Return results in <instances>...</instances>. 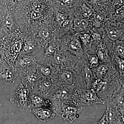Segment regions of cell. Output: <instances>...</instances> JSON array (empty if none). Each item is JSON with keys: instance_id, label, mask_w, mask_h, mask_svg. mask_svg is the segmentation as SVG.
Returning <instances> with one entry per match:
<instances>
[{"instance_id": "1", "label": "cell", "mask_w": 124, "mask_h": 124, "mask_svg": "<svg viewBox=\"0 0 124 124\" xmlns=\"http://www.w3.org/2000/svg\"><path fill=\"white\" fill-rule=\"evenodd\" d=\"M49 6L48 0H22L11 12L20 31L26 33L34 27L49 23Z\"/></svg>"}, {"instance_id": "2", "label": "cell", "mask_w": 124, "mask_h": 124, "mask_svg": "<svg viewBox=\"0 0 124 124\" xmlns=\"http://www.w3.org/2000/svg\"><path fill=\"white\" fill-rule=\"evenodd\" d=\"M24 34L18 29L0 39V55L10 66L14 64L22 49Z\"/></svg>"}, {"instance_id": "3", "label": "cell", "mask_w": 124, "mask_h": 124, "mask_svg": "<svg viewBox=\"0 0 124 124\" xmlns=\"http://www.w3.org/2000/svg\"><path fill=\"white\" fill-rule=\"evenodd\" d=\"M122 85H124V79L121 78L118 72L108 78H95L91 88L95 90L99 98L106 103Z\"/></svg>"}, {"instance_id": "4", "label": "cell", "mask_w": 124, "mask_h": 124, "mask_svg": "<svg viewBox=\"0 0 124 124\" xmlns=\"http://www.w3.org/2000/svg\"><path fill=\"white\" fill-rule=\"evenodd\" d=\"M74 70L76 73V79L74 84L75 88L79 89L91 88L95 78L91 69L88 66L85 54L80 59Z\"/></svg>"}, {"instance_id": "5", "label": "cell", "mask_w": 124, "mask_h": 124, "mask_svg": "<svg viewBox=\"0 0 124 124\" xmlns=\"http://www.w3.org/2000/svg\"><path fill=\"white\" fill-rule=\"evenodd\" d=\"M71 103L76 106L104 104L106 103L98 97L93 88L74 89L71 98Z\"/></svg>"}, {"instance_id": "6", "label": "cell", "mask_w": 124, "mask_h": 124, "mask_svg": "<svg viewBox=\"0 0 124 124\" xmlns=\"http://www.w3.org/2000/svg\"><path fill=\"white\" fill-rule=\"evenodd\" d=\"M48 59L49 62L56 69H74L80 58L69 51H61L59 48Z\"/></svg>"}, {"instance_id": "7", "label": "cell", "mask_w": 124, "mask_h": 124, "mask_svg": "<svg viewBox=\"0 0 124 124\" xmlns=\"http://www.w3.org/2000/svg\"><path fill=\"white\" fill-rule=\"evenodd\" d=\"M52 107L56 115L70 123L79 117L83 108L69 102L54 103Z\"/></svg>"}, {"instance_id": "8", "label": "cell", "mask_w": 124, "mask_h": 124, "mask_svg": "<svg viewBox=\"0 0 124 124\" xmlns=\"http://www.w3.org/2000/svg\"><path fill=\"white\" fill-rule=\"evenodd\" d=\"M19 29L11 11L4 5L0 8V39Z\"/></svg>"}, {"instance_id": "9", "label": "cell", "mask_w": 124, "mask_h": 124, "mask_svg": "<svg viewBox=\"0 0 124 124\" xmlns=\"http://www.w3.org/2000/svg\"><path fill=\"white\" fill-rule=\"evenodd\" d=\"M58 40L61 51H69L79 58L84 55L85 53L82 49L79 37L76 36L63 37Z\"/></svg>"}, {"instance_id": "10", "label": "cell", "mask_w": 124, "mask_h": 124, "mask_svg": "<svg viewBox=\"0 0 124 124\" xmlns=\"http://www.w3.org/2000/svg\"><path fill=\"white\" fill-rule=\"evenodd\" d=\"M75 88L74 85H58L54 84L49 95V100L52 104L56 102L71 103V98Z\"/></svg>"}, {"instance_id": "11", "label": "cell", "mask_w": 124, "mask_h": 124, "mask_svg": "<svg viewBox=\"0 0 124 124\" xmlns=\"http://www.w3.org/2000/svg\"><path fill=\"white\" fill-rule=\"evenodd\" d=\"M76 73L74 69H56L51 77L54 85L74 86Z\"/></svg>"}, {"instance_id": "12", "label": "cell", "mask_w": 124, "mask_h": 124, "mask_svg": "<svg viewBox=\"0 0 124 124\" xmlns=\"http://www.w3.org/2000/svg\"><path fill=\"white\" fill-rule=\"evenodd\" d=\"M29 66L27 68L20 69L19 75L22 83L29 88L31 91L33 90L38 80L41 77L37 71L36 66Z\"/></svg>"}, {"instance_id": "13", "label": "cell", "mask_w": 124, "mask_h": 124, "mask_svg": "<svg viewBox=\"0 0 124 124\" xmlns=\"http://www.w3.org/2000/svg\"><path fill=\"white\" fill-rule=\"evenodd\" d=\"M124 113L107 105V110L102 118L94 124H124Z\"/></svg>"}, {"instance_id": "14", "label": "cell", "mask_w": 124, "mask_h": 124, "mask_svg": "<svg viewBox=\"0 0 124 124\" xmlns=\"http://www.w3.org/2000/svg\"><path fill=\"white\" fill-rule=\"evenodd\" d=\"M32 35L34 36L42 49L47 42L54 38L52 29L48 23L40 24Z\"/></svg>"}, {"instance_id": "15", "label": "cell", "mask_w": 124, "mask_h": 124, "mask_svg": "<svg viewBox=\"0 0 124 124\" xmlns=\"http://www.w3.org/2000/svg\"><path fill=\"white\" fill-rule=\"evenodd\" d=\"M16 68L10 66L4 60L0 64V84L7 85L15 82L17 74Z\"/></svg>"}, {"instance_id": "16", "label": "cell", "mask_w": 124, "mask_h": 124, "mask_svg": "<svg viewBox=\"0 0 124 124\" xmlns=\"http://www.w3.org/2000/svg\"><path fill=\"white\" fill-rule=\"evenodd\" d=\"M53 85L51 78L41 77L32 91L47 100Z\"/></svg>"}, {"instance_id": "17", "label": "cell", "mask_w": 124, "mask_h": 124, "mask_svg": "<svg viewBox=\"0 0 124 124\" xmlns=\"http://www.w3.org/2000/svg\"><path fill=\"white\" fill-rule=\"evenodd\" d=\"M91 69L94 78L102 79L110 77L118 72L113 67L111 62L103 63Z\"/></svg>"}, {"instance_id": "18", "label": "cell", "mask_w": 124, "mask_h": 124, "mask_svg": "<svg viewBox=\"0 0 124 124\" xmlns=\"http://www.w3.org/2000/svg\"><path fill=\"white\" fill-rule=\"evenodd\" d=\"M42 48L34 36L24 34V40L20 53L33 55Z\"/></svg>"}, {"instance_id": "19", "label": "cell", "mask_w": 124, "mask_h": 124, "mask_svg": "<svg viewBox=\"0 0 124 124\" xmlns=\"http://www.w3.org/2000/svg\"><path fill=\"white\" fill-rule=\"evenodd\" d=\"M31 112L39 121L46 122L50 121L56 116L52 107L42 106L31 108Z\"/></svg>"}, {"instance_id": "20", "label": "cell", "mask_w": 124, "mask_h": 124, "mask_svg": "<svg viewBox=\"0 0 124 124\" xmlns=\"http://www.w3.org/2000/svg\"><path fill=\"white\" fill-rule=\"evenodd\" d=\"M31 91L29 88L24 85L22 82L20 83L15 93V98L18 106L27 108Z\"/></svg>"}, {"instance_id": "21", "label": "cell", "mask_w": 124, "mask_h": 124, "mask_svg": "<svg viewBox=\"0 0 124 124\" xmlns=\"http://www.w3.org/2000/svg\"><path fill=\"white\" fill-rule=\"evenodd\" d=\"M124 85H122L106 102L107 105L117 109L123 113H124Z\"/></svg>"}, {"instance_id": "22", "label": "cell", "mask_w": 124, "mask_h": 124, "mask_svg": "<svg viewBox=\"0 0 124 124\" xmlns=\"http://www.w3.org/2000/svg\"><path fill=\"white\" fill-rule=\"evenodd\" d=\"M40 60L36 58V55L20 53L16 59L14 67L20 69L27 68L31 66H36L37 62Z\"/></svg>"}, {"instance_id": "23", "label": "cell", "mask_w": 124, "mask_h": 124, "mask_svg": "<svg viewBox=\"0 0 124 124\" xmlns=\"http://www.w3.org/2000/svg\"><path fill=\"white\" fill-rule=\"evenodd\" d=\"M42 106L52 107V104L49 99L47 100L45 99L31 91L29 94V101L27 108L31 109Z\"/></svg>"}, {"instance_id": "24", "label": "cell", "mask_w": 124, "mask_h": 124, "mask_svg": "<svg viewBox=\"0 0 124 124\" xmlns=\"http://www.w3.org/2000/svg\"><path fill=\"white\" fill-rule=\"evenodd\" d=\"M38 73L40 76L43 77L51 78L56 69L53 67L49 62L38 63L36 65Z\"/></svg>"}, {"instance_id": "25", "label": "cell", "mask_w": 124, "mask_h": 124, "mask_svg": "<svg viewBox=\"0 0 124 124\" xmlns=\"http://www.w3.org/2000/svg\"><path fill=\"white\" fill-rule=\"evenodd\" d=\"M59 48H60L59 41L56 38H53L47 42L43 48L44 50L45 55L42 62H44L46 57L49 58L53 55Z\"/></svg>"}, {"instance_id": "26", "label": "cell", "mask_w": 124, "mask_h": 124, "mask_svg": "<svg viewBox=\"0 0 124 124\" xmlns=\"http://www.w3.org/2000/svg\"><path fill=\"white\" fill-rule=\"evenodd\" d=\"M97 46L95 54L100 61L103 63H110L112 58L109 55L108 49L104 43L101 42Z\"/></svg>"}, {"instance_id": "27", "label": "cell", "mask_w": 124, "mask_h": 124, "mask_svg": "<svg viewBox=\"0 0 124 124\" xmlns=\"http://www.w3.org/2000/svg\"><path fill=\"white\" fill-rule=\"evenodd\" d=\"M110 53L111 57L118 56L124 58V41L123 40H116L113 42V46L111 49Z\"/></svg>"}, {"instance_id": "28", "label": "cell", "mask_w": 124, "mask_h": 124, "mask_svg": "<svg viewBox=\"0 0 124 124\" xmlns=\"http://www.w3.org/2000/svg\"><path fill=\"white\" fill-rule=\"evenodd\" d=\"M79 38L81 42L82 49L85 53L89 50L94 52L92 48L93 39L89 34L86 33H81L79 35Z\"/></svg>"}, {"instance_id": "29", "label": "cell", "mask_w": 124, "mask_h": 124, "mask_svg": "<svg viewBox=\"0 0 124 124\" xmlns=\"http://www.w3.org/2000/svg\"><path fill=\"white\" fill-rule=\"evenodd\" d=\"M111 58V63L113 67L120 73L121 78L124 79V58L118 56Z\"/></svg>"}, {"instance_id": "30", "label": "cell", "mask_w": 124, "mask_h": 124, "mask_svg": "<svg viewBox=\"0 0 124 124\" xmlns=\"http://www.w3.org/2000/svg\"><path fill=\"white\" fill-rule=\"evenodd\" d=\"M86 61L90 69L96 67L99 64V59L96 54H90L86 52Z\"/></svg>"}, {"instance_id": "31", "label": "cell", "mask_w": 124, "mask_h": 124, "mask_svg": "<svg viewBox=\"0 0 124 124\" xmlns=\"http://www.w3.org/2000/svg\"><path fill=\"white\" fill-rule=\"evenodd\" d=\"M107 36L111 41H115L118 39L120 35V31L115 27L111 28L108 30Z\"/></svg>"}, {"instance_id": "32", "label": "cell", "mask_w": 124, "mask_h": 124, "mask_svg": "<svg viewBox=\"0 0 124 124\" xmlns=\"http://www.w3.org/2000/svg\"><path fill=\"white\" fill-rule=\"evenodd\" d=\"M22 0H2V4L4 5L10 11L15 9Z\"/></svg>"}, {"instance_id": "33", "label": "cell", "mask_w": 124, "mask_h": 124, "mask_svg": "<svg viewBox=\"0 0 124 124\" xmlns=\"http://www.w3.org/2000/svg\"><path fill=\"white\" fill-rule=\"evenodd\" d=\"M88 24V22L84 19H76L74 20V25L76 28L84 29Z\"/></svg>"}, {"instance_id": "34", "label": "cell", "mask_w": 124, "mask_h": 124, "mask_svg": "<svg viewBox=\"0 0 124 124\" xmlns=\"http://www.w3.org/2000/svg\"><path fill=\"white\" fill-rule=\"evenodd\" d=\"M93 13L92 10L88 7H85L83 9V15L85 17H89L92 15Z\"/></svg>"}, {"instance_id": "35", "label": "cell", "mask_w": 124, "mask_h": 124, "mask_svg": "<svg viewBox=\"0 0 124 124\" xmlns=\"http://www.w3.org/2000/svg\"><path fill=\"white\" fill-rule=\"evenodd\" d=\"M72 0H63L62 2L67 6L70 5L72 3Z\"/></svg>"}, {"instance_id": "36", "label": "cell", "mask_w": 124, "mask_h": 124, "mask_svg": "<svg viewBox=\"0 0 124 124\" xmlns=\"http://www.w3.org/2000/svg\"><path fill=\"white\" fill-rule=\"evenodd\" d=\"M3 60V59H2V58H1V56L0 55V64L2 62Z\"/></svg>"}, {"instance_id": "37", "label": "cell", "mask_w": 124, "mask_h": 124, "mask_svg": "<svg viewBox=\"0 0 124 124\" xmlns=\"http://www.w3.org/2000/svg\"><path fill=\"white\" fill-rule=\"evenodd\" d=\"M2 1H1L0 0V8L1 7V6L2 5Z\"/></svg>"}]
</instances>
